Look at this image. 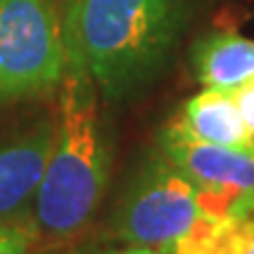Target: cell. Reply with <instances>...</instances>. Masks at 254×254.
Segmentation results:
<instances>
[{
  "label": "cell",
  "instance_id": "obj_6",
  "mask_svg": "<svg viewBox=\"0 0 254 254\" xmlns=\"http://www.w3.org/2000/svg\"><path fill=\"white\" fill-rule=\"evenodd\" d=\"M55 141V118H43L26 134L0 144V221L33 202Z\"/></svg>",
  "mask_w": 254,
  "mask_h": 254
},
{
  "label": "cell",
  "instance_id": "obj_4",
  "mask_svg": "<svg viewBox=\"0 0 254 254\" xmlns=\"http://www.w3.org/2000/svg\"><path fill=\"white\" fill-rule=\"evenodd\" d=\"M66 68L55 0H0V104L59 90Z\"/></svg>",
  "mask_w": 254,
  "mask_h": 254
},
{
  "label": "cell",
  "instance_id": "obj_12",
  "mask_svg": "<svg viewBox=\"0 0 254 254\" xmlns=\"http://www.w3.org/2000/svg\"><path fill=\"white\" fill-rule=\"evenodd\" d=\"M80 254H158V252L134 245H111V247H90V250H82Z\"/></svg>",
  "mask_w": 254,
  "mask_h": 254
},
{
  "label": "cell",
  "instance_id": "obj_7",
  "mask_svg": "<svg viewBox=\"0 0 254 254\" xmlns=\"http://www.w3.org/2000/svg\"><path fill=\"white\" fill-rule=\"evenodd\" d=\"M193 71L205 90L231 92L254 80V40L212 31L193 47Z\"/></svg>",
  "mask_w": 254,
  "mask_h": 254
},
{
  "label": "cell",
  "instance_id": "obj_5",
  "mask_svg": "<svg viewBox=\"0 0 254 254\" xmlns=\"http://www.w3.org/2000/svg\"><path fill=\"white\" fill-rule=\"evenodd\" d=\"M158 151L198 190L205 214L224 221L254 200V153L193 139L174 123L160 132Z\"/></svg>",
  "mask_w": 254,
  "mask_h": 254
},
{
  "label": "cell",
  "instance_id": "obj_11",
  "mask_svg": "<svg viewBox=\"0 0 254 254\" xmlns=\"http://www.w3.org/2000/svg\"><path fill=\"white\" fill-rule=\"evenodd\" d=\"M231 97L236 101L238 113L247 127V134H250V144H252V153H254V80L240 85L236 90H231Z\"/></svg>",
  "mask_w": 254,
  "mask_h": 254
},
{
  "label": "cell",
  "instance_id": "obj_2",
  "mask_svg": "<svg viewBox=\"0 0 254 254\" xmlns=\"http://www.w3.org/2000/svg\"><path fill=\"white\" fill-rule=\"evenodd\" d=\"M111 172V141L99 90L87 68L66 55L59 82L55 141L33 195V233L47 245H66L92 224Z\"/></svg>",
  "mask_w": 254,
  "mask_h": 254
},
{
  "label": "cell",
  "instance_id": "obj_1",
  "mask_svg": "<svg viewBox=\"0 0 254 254\" xmlns=\"http://www.w3.org/2000/svg\"><path fill=\"white\" fill-rule=\"evenodd\" d=\"M189 19V0H62L66 55L99 94L125 101L165 73Z\"/></svg>",
  "mask_w": 254,
  "mask_h": 254
},
{
  "label": "cell",
  "instance_id": "obj_9",
  "mask_svg": "<svg viewBox=\"0 0 254 254\" xmlns=\"http://www.w3.org/2000/svg\"><path fill=\"white\" fill-rule=\"evenodd\" d=\"M195 254H254V200L219 221Z\"/></svg>",
  "mask_w": 254,
  "mask_h": 254
},
{
  "label": "cell",
  "instance_id": "obj_8",
  "mask_svg": "<svg viewBox=\"0 0 254 254\" xmlns=\"http://www.w3.org/2000/svg\"><path fill=\"white\" fill-rule=\"evenodd\" d=\"M172 123L193 139L252 153L247 127L238 113L231 92L202 90L184 104L182 113Z\"/></svg>",
  "mask_w": 254,
  "mask_h": 254
},
{
  "label": "cell",
  "instance_id": "obj_10",
  "mask_svg": "<svg viewBox=\"0 0 254 254\" xmlns=\"http://www.w3.org/2000/svg\"><path fill=\"white\" fill-rule=\"evenodd\" d=\"M36 243L33 226L0 221V254H31Z\"/></svg>",
  "mask_w": 254,
  "mask_h": 254
},
{
  "label": "cell",
  "instance_id": "obj_3",
  "mask_svg": "<svg viewBox=\"0 0 254 254\" xmlns=\"http://www.w3.org/2000/svg\"><path fill=\"white\" fill-rule=\"evenodd\" d=\"M219 221L200 205L198 190L160 151L136 170L113 214L120 245L158 254H195Z\"/></svg>",
  "mask_w": 254,
  "mask_h": 254
}]
</instances>
